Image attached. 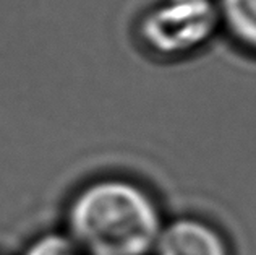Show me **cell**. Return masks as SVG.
<instances>
[{
  "instance_id": "3",
  "label": "cell",
  "mask_w": 256,
  "mask_h": 255,
  "mask_svg": "<svg viewBox=\"0 0 256 255\" xmlns=\"http://www.w3.org/2000/svg\"><path fill=\"white\" fill-rule=\"evenodd\" d=\"M151 255H235L228 236L200 214L166 218Z\"/></svg>"
},
{
  "instance_id": "6",
  "label": "cell",
  "mask_w": 256,
  "mask_h": 255,
  "mask_svg": "<svg viewBox=\"0 0 256 255\" xmlns=\"http://www.w3.org/2000/svg\"><path fill=\"white\" fill-rule=\"evenodd\" d=\"M0 255H5V253H2V252H0Z\"/></svg>"
},
{
  "instance_id": "1",
  "label": "cell",
  "mask_w": 256,
  "mask_h": 255,
  "mask_svg": "<svg viewBox=\"0 0 256 255\" xmlns=\"http://www.w3.org/2000/svg\"><path fill=\"white\" fill-rule=\"evenodd\" d=\"M164 221L156 193L117 172L84 180L64 208V229L86 255H151Z\"/></svg>"
},
{
  "instance_id": "2",
  "label": "cell",
  "mask_w": 256,
  "mask_h": 255,
  "mask_svg": "<svg viewBox=\"0 0 256 255\" xmlns=\"http://www.w3.org/2000/svg\"><path fill=\"white\" fill-rule=\"evenodd\" d=\"M222 28L218 0H158L138 23L144 51L177 60L204 49Z\"/></svg>"
},
{
  "instance_id": "5",
  "label": "cell",
  "mask_w": 256,
  "mask_h": 255,
  "mask_svg": "<svg viewBox=\"0 0 256 255\" xmlns=\"http://www.w3.org/2000/svg\"><path fill=\"white\" fill-rule=\"evenodd\" d=\"M20 255H86L64 227L32 236Z\"/></svg>"
},
{
  "instance_id": "4",
  "label": "cell",
  "mask_w": 256,
  "mask_h": 255,
  "mask_svg": "<svg viewBox=\"0 0 256 255\" xmlns=\"http://www.w3.org/2000/svg\"><path fill=\"white\" fill-rule=\"evenodd\" d=\"M220 23L242 48L256 52V0H218Z\"/></svg>"
}]
</instances>
